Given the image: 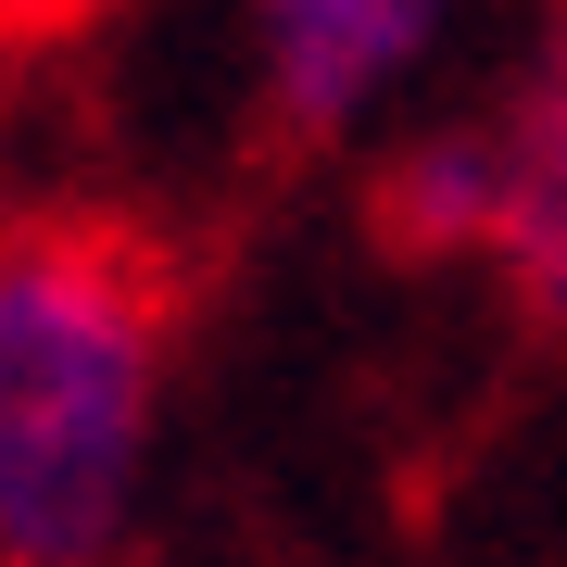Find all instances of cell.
Segmentation results:
<instances>
[{
	"label": "cell",
	"instance_id": "cell-1",
	"mask_svg": "<svg viewBox=\"0 0 567 567\" xmlns=\"http://www.w3.org/2000/svg\"><path fill=\"white\" fill-rule=\"evenodd\" d=\"M177 391V252L114 203H0V567H114Z\"/></svg>",
	"mask_w": 567,
	"mask_h": 567
},
{
	"label": "cell",
	"instance_id": "cell-2",
	"mask_svg": "<svg viewBox=\"0 0 567 567\" xmlns=\"http://www.w3.org/2000/svg\"><path fill=\"white\" fill-rule=\"evenodd\" d=\"M240 25H252L265 126L328 152L429 76V51L466 25V0H240Z\"/></svg>",
	"mask_w": 567,
	"mask_h": 567
},
{
	"label": "cell",
	"instance_id": "cell-3",
	"mask_svg": "<svg viewBox=\"0 0 567 567\" xmlns=\"http://www.w3.org/2000/svg\"><path fill=\"white\" fill-rule=\"evenodd\" d=\"M480 152H492L480 278L517 303V328L567 341V0L529 13L505 89H492V114H480Z\"/></svg>",
	"mask_w": 567,
	"mask_h": 567
},
{
	"label": "cell",
	"instance_id": "cell-4",
	"mask_svg": "<svg viewBox=\"0 0 567 567\" xmlns=\"http://www.w3.org/2000/svg\"><path fill=\"white\" fill-rule=\"evenodd\" d=\"M379 240H391V252H429V265H480V240H492V152H480V114L416 126V140L379 164Z\"/></svg>",
	"mask_w": 567,
	"mask_h": 567
},
{
	"label": "cell",
	"instance_id": "cell-5",
	"mask_svg": "<svg viewBox=\"0 0 567 567\" xmlns=\"http://www.w3.org/2000/svg\"><path fill=\"white\" fill-rule=\"evenodd\" d=\"M25 25H39V0H0V39H25Z\"/></svg>",
	"mask_w": 567,
	"mask_h": 567
}]
</instances>
